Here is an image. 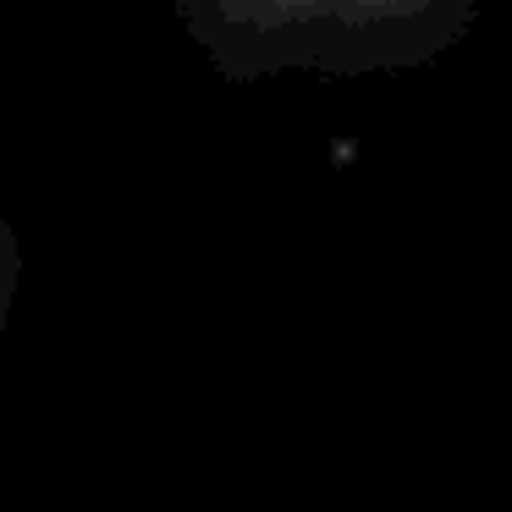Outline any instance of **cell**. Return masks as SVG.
<instances>
[{
    "instance_id": "1",
    "label": "cell",
    "mask_w": 512,
    "mask_h": 512,
    "mask_svg": "<svg viewBox=\"0 0 512 512\" xmlns=\"http://www.w3.org/2000/svg\"><path fill=\"white\" fill-rule=\"evenodd\" d=\"M221 78L276 72H397L435 61L485 17L490 0H160Z\"/></svg>"
},
{
    "instance_id": "2",
    "label": "cell",
    "mask_w": 512,
    "mask_h": 512,
    "mask_svg": "<svg viewBox=\"0 0 512 512\" xmlns=\"http://www.w3.org/2000/svg\"><path fill=\"white\" fill-rule=\"evenodd\" d=\"M6 276H12V237L0 226V298H6Z\"/></svg>"
}]
</instances>
